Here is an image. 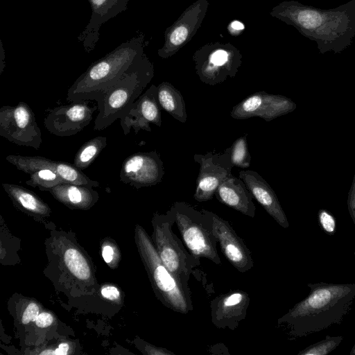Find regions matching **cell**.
I'll return each mask as SVG.
<instances>
[{"label":"cell","mask_w":355,"mask_h":355,"mask_svg":"<svg viewBox=\"0 0 355 355\" xmlns=\"http://www.w3.org/2000/svg\"><path fill=\"white\" fill-rule=\"evenodd\" d=\"M350 355H355V343L354 345V346L352 347L351 351H350V353H349Z\"/></svg>","instance_id":"37"},{"label":"cell","mask_w":355,"mask_h":355,"mask_svg":"<svg viewBox=\"0 0 355 355\" xmlns=\"http://www.w3.org/2000/svg\"><path fill=\"white\" fill-rule=\"evenodd\" d=\"M0 135L17 145L36 150L42 141L35 114L25 102L0 108Z\"/></svg>","instance_id":"8"},{"label":"cell","mask_w":355,"mask_h":355,"mask_svg":"<svg viewBox=\"0 0 355 355\" xmlns=\"http://www.w3.org/2000/svg\"><path fill=\"white\" fill-rule=\"evenodd\" d=\"M241 51L230 43H208L197 49L192 60L200 80L215 86L236 76L242 64Z\"/></svg>","instance_id":"7"},{"label":"cell","mask_w":355,"mask_h":355,"mask_svg":"<svg viewBox=\"0 0 355 355\" xmlns=\"http://www.w3.org/2000/svg\"><path fill=\"white\" fill-rule=\"evenodd\" d=\"M53 321V318L51 314L46 312H42L38 315L35 322L37 327L45 328L50 326Z\"/></svg>","instance_id":"31"},{"label":"cell","mask_w":355,"mask_h":355,"mask_svg":"<svg viewBox=\"0 0 355 355\" xmlns=\"http://www.w3.org/2000/svg\"><path fill=\"white\" fill-rule=\"evenodd\" d=\"M64 260L69 270L78 279L87 280L90 277L91 270L88 263L77 249L68 248L64 252Z\"/></svg>","instance_id":"24"},{"label":"cell","mask_w":355,"mask_h":355,"mask_svg":"<svg viewBox=\"0 0 355 355\" xmlns=\"http://www.w3.org/2000/svg\"><path fill=\"white\" fill-rule=\"evenodd\" d=\"M270 15L314 41L322 54L342 52L355 37V0L331 9L286 0L274 6Z\"/></svg>","instance_id":"1"},{"label":"cell","mask_w":355,"mask_h":355,"mask_svg":"<svg viewBox=\"0 0 355 355\" xmlns=\"http://www.w3.org/2000/svg\"><path fill=\"white\" fill-rule=\"evenodd\" d=\"M154 75L153 66L144 58L131 66L114 83L90 95L97 103L98 113L94 129L103 130L123 117L139 97Z\"/></svg>","instance_id":"3"},{"label":"cell","mask_w":355,"mask_h":355,"mask_svg":"<svg viewBox=\"0 0 355 355\" xmlns=\"http://www.w3.org/2000/svg\"><path fill=\"white\" fill-rule=\"evenodd\" d=\"M193 160L200 165L193 198L199 202L208 201L212 199L220 184L232 175L234 166L228 148L223 153L195 154Z\"/></svg>","instance_id":"9"},{"label":"cell","mask_w":355,"mask_h":355,"mask_svg":"<svg viewBox=\"0 0 355 355\" xmlns=\"http://www.w3.org/2000/svg\"><path fill=\"white\" fill-rule=\"evenodd\" d=\"M247 136L245 134L239 137L227 148L232 166L243 169L249 168L251 164Z\"/></svg>","instance_id":"25"},{"label":"cell","mask_w":355,"mask_h":355,"mask_svg":"<svg viewBox=\"0 0 355 355\" xmlns=\"http://www.w3.org/2000/svg\"><path fill=\"white\" fill-rule=\"evenodd\" d=\"M69 350V345L67 343H62L59 345L58 347L54 351L48 352L47 354H57L64 355L67 354Z\"/></svg>","instance_id":"35"},{"label":"cell","mask_w":355,"mask_h":355,"mask_svg":"<svg viewBox=\"0 0 355 355\" xmlns=\"http://www.w3.org/2000/svg\"><path fill=\"white\" fill-rule=\"evenodd\" d=\"M102 255L106 263H110L112 260L113 249L110 245H105L103 248Z\"/></svg>","instance_id":"34"},{"label":"cell","mask_w":355,"mask_h":355,"mask_svg":"<svg viewBox=\"0 0 355 355\" xmlns=\"http://www.w3.org/2000/svg\"><path fill=\"white\" fill-rule=\"evenodd\" d=\"M136 243L158 300L173 311L187 314L193 311L189 286L180 282L161 260L153 240L140 226L136 227Z\"/></svg>","instance_id":"4"},{"label":"cell","mask_w":355,"mask_h":355,"mask_svg":"<svg viewBox=\"0 0 355 355\" xmlns=\"http://www.w3.org/2000/svg\"><path fill=\"white\" fill-rule=\"evenodd\" d=\"M6 160L18 170L31 175L42 168H49L55 172L64 183L84 185L90 187H98L99 182L90 179L73 164L62 161H53L42 156H22L10 155Z\"/></svg>","instance_id":"15"},{"label":"cell","mask_w":355,"mask_h":355,"mask_svg":"<svg viewBox=\"0 0 355 355\" xmlns=\"http://www.w3.org/2000/svg\"><path fill=\"white\" fill-rule=\"evenodd\" d=\"M212 228L223 255L240 272L249 271L254 266L252 254L228 221L207 210Z\"/></svg>","instance_id":"14"},{"label":"cell","mask_w":355,"mask_h":355,"mask_svg":"<svg viewBox=\"0 0 355 355\" xmlns=\"http://www.w3.org/2000/svg\"><path fill=\"white\" fill-rule=\"evenodd\" d=\"M64 183L62 179L53 171L49 168L37 170L30 175L26 184L33 187H38L41 191H49L53 187Z\"/></svg>","instance_id":"26"},{"label":"cell","mask_w":355,"mask_h":355,"mask_svg":"<svg viewBox=\"0 0 355 355\" xmlns=\"http://www.w3.org/2000/svg\"><path fill=\"white\" fill-rule=\"evenodd\" d=\"M150 123L161 127V107L157 99V86L151 85L134 102L129 111L120 119L123 134L127 135L131 129L135 134L141 130L150 132Z\"/></svg>","instance_id":"16"},{"label":"cell","mask_w":355,"mask_h":355,"mask_svg":"<svg viewBox=\"0 0 355 355\" xmlns=\"http://www.w3.org/2000/svg\"><path fill=\"white\" fill-rule=\"evenodd\" d=\"M207 0H197L187 8L178 19L164 32V43L158 55L168 58L184 46L201 26L207 12Z\"/></svg>","instance_id":"10"},{"label":"cell","mask_w":355,"mask_h":355,"mask_svg":"<svg viewBox=\"0 0 355 355\" xmlns=\"http://www.w3.org/2000/svg\"><path fill=\"white\" fill-rule=\"evenodd\" d=\"M239 178L245 184L253 198L282 227L288 228L289 223L278 198L270 185L256 171L241 170Z\"/></svg>","instance_id":"18"},{"label":"cell","mask_w":355,"mask_h":355,"mask_svg":"<svg viewBox=\"0 0 355 355\" xmlns=\"http://www.w3.org/2000/svg\"><path fill=\"white\" fill-rule=\"evenodd\" d=\"M343 339V336H327L324 340L300 352L298 355H327L340 345Z\"/></svg>","instance_id":"27"},{"label":"cell","mask_w":355,"mask_h":355,"mask_svg":"<svg viewBox=\"0 0 355 355\" xmlns=\"http://www.w3.org/2000/svg\"><path fill=\"white\" fill-rule=\"evenodd\" d=\"M101 294L105 298L110 300H115L119 297V290L112 286L103 287L101 290Z\"/></svg>","instance_id":"32"},{"label":"cell","mask_w":355,"mask_h":355,"mask_svg":"<svg viewBox=\"0 0 355 355\" xmlns=\"http://www.w3.org/2000/svg\"><path fill=\"white\" fill-rule=\"evenodd\" d=\"M296 107V103L285 96L259 91L248 96L234 105L230 116L234 119L260 117L269 122L293 112Z\"/></svg>","instance_id":"11"},{"label":"cell","mask_w":355,"mask_h":355,"mask_svg":"<svg viewBox=\"0 0 355 355\" xmlns=\"http://www.w3.org/2000/svg\"><path fill=\"white\" fill-rule=\"evenodd\" d=\"M244 28L245 26L241 21L234 20L229 24L227 29L230 34L236 36L242 33Z\"/></svg>","instance_id":"33"},{"label":"cell","mask_w":355,"mask_h":355,"mask_svg":"<svg viewBox=\"0 0 355 355\" xmlns=\"http://www.w3.org/2000/svg\"><path fill=\"white\" fill-rule=\"evenodd\" d=\"M98 108L89 105L88 100L71 102L50 110L44 119L46 129L58 137L72 136L82 131L93 119Z\"/></svg>","instance_id":"13"},{"label":"cell","mask_w":355,"mask_h":355,"mask_svg":"<svg viewBox=\"0 0 355 355\" xmlns=\"http://www.w3.org/2000/svg\"><path fill=\"white\" fill-rule=\"evenodd\" d=\"M310 293L277 320L291 339L302 338L339 324L355 300V284H307Z\"/></svg>","instance_id":"2"},{"label":"cell","mask_w":355,"mask_h":355,"mask_svg":"<svg viewBox=\"0 0 355 355\" xmlns=\"http://www.w3.org/2000/svg\"><path fill=\"white\" fill-rule=\"evenodd\" d=\"M2 186L16 206L36 215L50 212L49 206L32 191L14 184L3 183Z\"/></svg>","instance_id":"22"},{"label":"cell","mask_w":355,"mask_h":355,"mask_svg":"<svg viewBox=\"0 0 355 355\" xmlns=\"http://www.w3.org/2000/svg\"><path fill=\"white\" fill-rule=\"evenodd\" d=\"M107 146V138L98 136L86 141L75 155L73 164L80 170L87 168Z\"/></svg>","instance_id":"23"},{"label":"cell","mask_w":355,"mask_h":355,"mask_svg":"<svg viewBox=\"0 0 355 355\" xmlns=\"http://www.w3.org/2000/svg\"><path fill=\"white\" fill-rule=\"evenodd\" d=\"M106 1L107 0H91V2L95 7H100L105 3Z\"/></svg>","instance_id":"36"},{"label":"cell","mask_w":355,"mask_h":355,"mask_svg":"<svg viewBox=\"0 0 355 355\" xmlns=\"http://www.w3.org/2000/svg\"><path fill=\"white\" fill-rule=\"evenodd\" d=\"M250 301L248 293L242 290L216 297L210 304L212 324L218 329L235 330L246 318Z\"/></svg>","instance_id":"17"},{"label":"cell","mask_w":355,"mask_h":355,"mask_svg":"<svg viewBox=\"0 0 355 355\" xmlns=\"http://www.w3.org/2000/svg\"><path fill=\"white\" fill-rule=\"evenodd\" d=\"M347 207L355 227V173L347 197Z\"/></svg>","instance_id":"30"},{"label":"cell","mask_w":355,"mask_h":355,"mask_svg":"<svg viewBox=\"0 0 355 355\" xmlns=\"http://www.w3.org/2000/svg\"><path fill=\"white\" fill-rule=\"evenodd\" d=\"M175 224L189 251L195 257L205 258L220 265L216 245L218 243L207 210H197L184 202H175L171 207Z\"/></svg>","instance_id":"5"},{"label":"cell","mask_w":355,"mask_h":355,"mask_svg":"<svg viewBox=\"0 0 355 355\" xmlns=\"http://www.w3.org/2000/svg\"><path fill=\"white\" fill-rule=\"evenodd\" d=\"M318 220L322 230L329 235H334L336 231V220L334 216L326 209H320Z\"/></svg>","instance_id":"28"},{"label":"cell","mask_w":355,"mask_h":355,"mask_svg":"<svg viewBox=\"0 0 355 355\" xmlns=\"http://www.w3.org/2000/svg\"><path fill=\"white\" fill-rule=\"evenodd\" d=\"M152 223L153 241L161 260L180 282L189 286V279L193 269L200 265V259L187 251L172 231L175 223L173 211L170 208L166 214L155 213Z\"/></svg>","instance_id":"6"},{"label":"cell","mask_w":355,"mask_h":355,"mask_svg":"<svg viewBox=\"0 0 355 355\" xmlns=\"http://www.w3.org/2000/svg\"><path fill=\"white\" fill-rule=\"evenodd\" d=\"M164 175V163L156 151L138 152L127 157L120 171V180L137 189L155 186Z\"/></svg>","instance_id":"12"},{"label":"cell","mask_w":355,"mask_h":355,"mask_svg":"<svg viewBox=\"0 0 355 355\" xmlns=\"http://www.w3.org/2000/svg\"><path fill=\"white\" fill-rule=\"evenodd\" d=\"M216 199L227 207L242 214L254 218L256 207L253 196L245 182L233 175L223 182L216 189Z\"/></svg>","instance_id":"19"},{"label":"cell","mask_w":355,"mask_h":355,"mask_svg":"<svg viewBox=\"0 0 355 355\" xmlns=\"http://www.w3.org/2000/svg\"><path fill=\"white\" fill-rule=\"evenodd\" d=\"M157 99L161 109L180 123L187 121L185 101L180 91L171 83L164 81L157 86Z\"/></svg>","instance_id":"21"},{"label":"cell","mask_w":355,"mask_h":355,"mask_svg":"<svg viewBox=\"0 0 355 355\" xmlns=\"http://www.w3.org/2000/svg\"><path fill=\"white\" fill-rule=\"evenodd\" d=\"M39 315V307L35 303H30L26 308L21 318L23 324L35 321Z\"/></svg>","instance_id":"29"},{"label":"cell","mask_w":355,"mask_h":355,"mask_svg":"<svg viewBox=\"0 0 355 355\" xmlns=\"http://www.w3.org/2000/svg\"><path fill=\"white\" fill-rule=\"evenodd\" d=\"M49 192L64 205L82 209L90 207L98 198V193L92 187L69 183L60 184Z\"/></svg>","instance_id":"20"}]
</instances>
